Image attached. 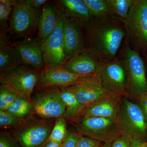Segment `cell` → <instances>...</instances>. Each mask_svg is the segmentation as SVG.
I'll return each instance as SVG.
<instances>
[{
    "instance_id": "4316f807",
    "label": "cell",
    "mask_w": 147,
    "mask_h": 147,
    "mask_svg": "<svg viewBox=\"0 0 147 147\" xmlns=\"http://www.w3.org/2000/svg\"><path fill=\"white\" fill-rule=\"evenodd\" d=\"M13 0L0 1V24L1 29L7 31V21L13 9Z\"/></svg>"
},
{
    "instance_id": "277c9868",
    "label": "cell",
    "mask_w": 147,
    "mask_h": 147,
    "mask_svg": "<svg viewBox=\"0 0 147 147\" xmlns=\"http://www.w3.org/2000/svg\"><path fill=\"white\" fill-rule=\"evenodd\" d=\"M71 123L79 134L100 142L112 143L122 134L117 121L112 119L82 117Z\"/></svg>"
},
{
    "instance_id": "e0dca14e",
    "label": "cell",
    "mask_w": 147,
    "mask_h": 147,
    "mask_svg": "<svg viewBox=\"0 0 147 147\" xmlns=\"http://www.w3.org/2000/svg\"><path fill=\"white\" fill-rule=\"evenodd\" d=\"M87 48L69 58L63 66L69 72L77 75L88 76L96 72L99 61Z\"/></svg>"
},
{
    "instance_id": "f1b7e54d",
    "label": "cell",
    "mask_w": 147,
    "mask_h": 147,
    "mask_svg": "<svg viewBox=\"0 0 147 147\" xmlns=\"http://www.w3.org/2000/svg\"><path fill=\"white\" fill-rule=\"evenodd\" d=\"M0 147L21 146L13 135L6 131H1L0 134Z\"/></svg>"
},
{
    "instance_id": "f546056e",
    "label": "cell",
    "mask_w": 147,
    "mask_h": 147,
    "mask_svg": "<svg viewBox=\"0 0 147 147\" xmlns=\"http://www.w3.org/2000/svg\"><path fill=\"white\" fill-rule=\"evenodd\" d=\"M80 134L78 132L68 131L61 147H76Z\"/></svg>"
},
{
    "instance_id": "74e56055",
    "label": "cell",
    "mask_w": 147,
    "mask_h": 147,
    "mask_svg": "<svg viewBox=\"0 0 147 147\" xmlns=\"http://www.w3.org/2000/svg\"></svg>"
},
{
    "instance_id": "484cf974",
    "label": "cell",
    "mask_w": 147,
    "mask_h": 147,
    "mask_svg": "<svg viewBox=\"0 0 147 147\" xmlns=\"http://www.w3.org/2000/svg\"><path fill=\"white\" fill-rule=\"evenodd\" d=\"M29 118H19L11 115L6 111L0 110V126L3 128L15 129L22 126Z\"/></svg>"
},
{
    "instance_id": "7a4b0ae2",
    "label": "cell",
    "mask_w": 147,
    "mask_h": 147,
    "mask_svg": "<svg viewBox=\"0 0 147 147\" xmlns=\"http://www.w3.org/2000/svg\"><path fill=\"white\" fill-rule=\"evenodd\" d=\"M117 121L121 134L131 139L133 144L147 142V120L138 104L122 98Z\"/></svg>"
},
{
    "instance_id": "d590c367",
    "label": "cell",
    "mask_w": 147,
    "mask_h": 147,
    "mask_svg": "<svg viewBox=\"0 0 147 147\" xmlns=\"http://www.w3.org/2000/svg\"><path fill=\"white\" fill-rule=\"evenodd\" d=\"M133 147H147V142L133 144Z\"/></svg>"
},
{
    "instance_id": "7402d4cb",
    "label": "cell",
    "mask_w": 147,
    "mask_h": 147,
    "mask_svg": "<svg viewBox=\"0 0 147 147\" xmlns=\"http://www.w3.org/2000/svg\"><path fill=\"white\" fill-rule=\"evenodd\" d=\"M134 0H107L110 16L124 25Z\"/></svg>"
},
{
    "instance_id": "4fadbf2b",
    "label": "cell",
    "mask_w": 147,
    "mask_h": 147,
    "mask_svg": "<svg viewBox=\"0 0 147 147\" xmlns=\"http://www.w3.org/2000/svg\"><path fill=\"white\" fill-rule=\"evenodd\" d=\"M84 77L69 72L63 66L45 67L39 71L36 88L38 90L53 87L67 88Z\"/></svg>"
},
{
    "instance_id": "603a6c76",
    "label": "cell",
    "mask_w": 147,
    "mask_h": 147,
    "mask_svg": "<svg viewBox=\"0 0 147 147\" xmlns=\"http://www.w3.org/2000/svg\"><path fill=\"white\" fill-rule=\"evenodd\" d=\"M6 111L14 117L21 119L30 117L34 113L32 102L20 96H18Z\"/></svg>"
},
{
    "instance_id": "6da1fadb",
    "label": "cell",
    "mask_w": 147,
    "mask_h": 147,
    "mask_svg": "<svg viewBox=\"0 0 147 147\" xmlns=\"http://www.w3.org/2000/svg\"><path fill=\"white\" fill-rule=\"evenodd\" d=\"M88 49L96 57L115 59L126 35V28L120 21L110 17L94 19L84 25Z\"/></svg>"
},
{
    "instance_id": "e575fe53",
    "label": "cell",
    "mask_w": 147,
    "mask_h": 147,
    "mask_svg": "<svg viewBox=\"0 0 147 147\" xmlns=\"http://www.w3.org/2000/svg\"><path fill=\"white\" fill-rule=\"evenodd\" d=\"M61 144L55 142H47L44 147H61Z\"/></svg>"
},
{
    "instance_id": "30bf717a",
    "label": "cell",
    "mask_w": 147,
    "mask_h": 147,
    "mask_svg": "<svg viewBox=\"0 0 147 147\" xmlns=\"http://www.w3.org/2000/svg\"><path fill=\"white\" fill-rule=\"evenodd\" d=\"M32 103L34 113L43 119L63 117L65 112L60 88L57 87L38 90L32 96Z\"/></svg>"
},
{
    "instance_id": "7c38bea8",
    "label": "cell",
    "mask_w": 147,
    "mask_h": 147,
    "mask_svg": "<svg viewBox=\"0 0 147 147\" xmlns=\"http://www.w3.org/2000/svg\"><path fill=\"white\" fill-rule=\"evenodd\" d=\"M69 88L79 102L86 107L102 98L119 95L108 90L96 73L83 77Z\"/></svg>"
},
{
    "instance_id": "836d02e7",
    "label": "cell",
    "mask_w": 147,
    "mask_h": 147,
    "mask_svg": "<svg viewBox=\"0 0 147 147\" xmlns=\"http://www.w3.org/2000/svg\"><path fill=\"white\" fill-rule=\"evenodd\" d=\"M27 2L33 8L39 11L48 1L47 0H26Z\"/></svg>"
},
{
    "instance_id": "4dcf8cb0",
    "label": "cell",
    "mask_w": 147,
    "mask_h": 147,
    "mask_svg": "<svg viewBox=\"0 0 147 147\" xmlns=\"http://www.w3.org/2000/svg\"><path fill=\"white\" fill-rule=\"evenodd\" d=\"M100 142L80 134L76 147H98Z\"/></svg>"
},
{
    "instance_id": "ac0fdd59",
    "label": "cell",
    "mask_w": 147,
    "mask_h": 147,
    "mask_svg": "<svg viewBox=\"0 0 147 147\" xmlns=\"http://www.w3.org/2000/svg\"><path fill=\"white\" fill-rule=\"evenodd\" d=\"M59 8L55 3L47 1L42 7L38 21V34L36 40L40 45L45 41L57 24Z\"/></svg>"
},
{
    "instance_id": "d6986e66",
    "label": "cell",
    "mask_w": 147,
    "mask_h": 147,
    "mask_svg": "<svg viewBox=\"0 0 147 147\" xmlns=\"http://www.w3.org/2000/svg\"><path fill=\"white\" fill-rule=\"evenodd\" d=\"M54 1L66 16L73 18L84 25L92 19L84 0H57Z\"/></svg>"
},
{
    "instance_id": "d6a6232c",
    "label": "cell",
    "mask_w": 147,
    "mask_h": 147,
    "mask_svg": "<svg viewBox=\"0 0 147 147\" xmlns=\"http://www.w3.org/2000/svg\"><path fill=\"white\" fill-rule=\"evenodd\" d=\"M138 105L141 108L147 120V92L142 94L137 97Z\"/></svg>"
},
{
    "instance_id": "5b68a950",
    "label": "cell",
    "mask_w": 147,
    "mask_h": 147,
    "mask_svg": "<svg viewBox=\"0 0 147 147\" xmlns=\"http://www.w3.org/2000/svg\"><path fill=\"white\" fill-rule=\"evenodd\" d=\"M55 122L30 117L25 123L13 129L12 135L21 147H44Z\"/></svg>"
},
{
    "instance_id": "9c48e42d",
    "label": "cell",
    "mask_w": 147,
    "mask_h": 147,
    "mask_svg": "<svg viewBox=\"0 0 147 147\" xmlns=\"http://www.w3.org/2000/svg\"><path fill=\"white\" fill-rule=\"evenodd\" d=\"M122 61L126 71L129 93L137 98L147 92L144 63L138 52L129 45H126Z\"/></svg>"
},
{
    "instance_id": "44dd1931",
    "label": "cell",
    "mask_w": 147,
    "mask_h": 147,
    "mask_svg": "<svg viewBox=\"0 0 147 147\" xmlns=\"http://www.w3.org/2000/svg\"><path fill=\"white\" fill-rule=\"evenodd\" d=\"M61 94L65 105L63 117L71 123L83 117L86 106L77 100L73 92L69 87L61 88Z\"/></svg>"
},
{
    "instance_id": "cb8c5ba5",
    "label": "cell",
    "mask_w": 147,
    "mask_h": 147,
    "mask_svg": "<svg viewBox=\"0 0 147 147\" xmlns=\"http://www.w3.org/2000/svg\"><path fill=\"white\" fill-rule=\"evenodd\" d=\"M92 18L99 19L110 17L107 0H84Z\"/></svg>"
},
{
    "instance_id": "8992f818",
    "label": "cell",
    "mask_w": 147,
    "mask_h": 147,
    "mask_svg": "<svg viewBox=\"0 0 147 147\" xmlns=\"http://www.w3.org/2000/svg\"><path fill=\"white\" fill-rule=\"evenodd\" d=\"M132 45L147 48V0H134L124 24Z\"/></svg>"
},
{
    "instance_id": "d4e9b609",
    "label": "cell",
    "mask_w": 147,
    "mask_h": 147,
    "mask_svg": "<svg viewBox=\"0 0 147 147\" xmlns=\"http://www.w3.org/2000/svg\"><path fill=\"white\" fill-rule=\"evenodd\" d=\"M66 120L63 117L56 119L55 125L51 131L48 142L62 143L68 133Z\"/></svg>"
},
{
    "instance_id": "1f68e13d",
    "label": "cell",
    "mask_w": 147,
    "mask_h": 147,
    "mask_svg": "<svg viewBox=\"0 0 147 147\" xmlns=\"http://www.w3.org/2000/svg\"><path fill=\"white\" fill-rule=\"evenodd\" d=\"M111 147H133V143L129 137L121 134L112 142Z\"/></svg>"
},
{
    "instance_id": "9a60e30c",
    "label": "cell",
    "mask_w": 147,
    "mask_h": 147,
    "mask_svg": "<svg viewBox=\"0 0 147 147\" xmlns=\"http://www.w3.org/2000/svg\"><path fill=\"white\" fill-rule=\"evenodd\" d=\"M21 63L33 67L39 71L45 67L41 45L36 40L27 39L12 43Z\"/></svg>"
},
{
    "instance_id": "ffe728a7",
    "label": "cell",
    "mask_w": 147,
    "mask_h": 147,
    "mask_svg": "<svg viewBox=\"0 0 147 147\" xmlns=\"http://www.w3.org/2000/svg\"><path fill=\"white\" fill-rule=\"evenodd\" d=\"M7 31L1 29L0 35V72L8 70L21 63L18 54L12 43L9 41L6 36Z\"/></svg>"
},
{
    "instance_id": "3957f363",
    "label": "cell",
    "mask_w": 147,
    "mask_h": 147,
    "mask_svg": "<svg viewBox=\"0 0 147 147\" xmlns=\"http://www.w3.org/2000/svg\"><path fill=\"white\" fill-rule=\"evenodd\" d=\"M39 71L30 66L18 64L1 74V86L32 102Z\"/></svg>"
},
{
    "instance_id": "8fae6325",
    "label": "cell",
    "mask_w": 147,
    "mask_h": 147,
    "mask_svg": "<svg viewBox=\"0 0 147 147\" xmlns=\"http://www.w3.org/2000/svg\"><path fill=\"white\" fill-rule=\"evenodd\" d=\"M65 17L64 13L59 8L57 26L50 36L41 44L45 67L62 66L65 62L63 39Z\"/></svg>"
},
{
    "instance_id": "5bb4252c",
    "label": "cell",
    "mask_w": 147,
    "mask_h": 147,
    "mask_svg": "<svg viewBox=\"0 0 147 147\" xmlns=\"http://www.w3.org/2000/svg\"><path fill=\"white\" fill-rule=\"evenodd\" d=\"M84 34V25L65 15L63 39L65 62L72 56L88 48Z\"/></svg>"
},
{
    "instance_id": "2e32d148",
    "label": "cell",
    "mask_w": 147,
    "mask_h": 147,
    "mask_svg": "<svg viewBox=\"0 0 147 147\" xmlns=\"http://www.w3.org/2000/svg\"><path fill=\"white\" fill-rule=\"evenodd\" d=\"M122 98L115 95L100 98L86 107L83 117L105 118L117 121Z\"/></svg>"
},
{
    "instance_id": "52a82bcc",
    "label": "cell",
    "mask_w": 147,
    "mask_h": 147,
    "mask_svg": "<svg viewBox=\"0 0 147 147\" xmlns=\"http://www.w3.org/2000/svg\"><path fill=\"white\" fill-rule=\"evenodd\" d=\"M96 73L109 91L122 97L129 96L126 71L123 61H99Z\"/></svg>"
},
{
    "instance_id": "ba28073f",
    "label": "cell",
    "mask_w": 147,
    "mask_h": 147,
    "mask_svg": "<svg viewBox=\"0 0 147 147\" xmlns=\"http://www.w3.org/2000/svg\"><path fill=\"white\" fill-rule=\"evenodd\" d=\"M13 3L9 30L17 36L28 37L38 29L39 11L33 8L26 0H13Z\"/></svg>"
},
{
    "instance_id": "8d00e7d4",
    "label": "cell",
    "mask_w": 147,
    "mask_h": 147,
    "mask_svg": "<svg viewBox=\"0 0 147 147\" xmlns=\"http://www.w3.org/2000/svg\"><path fill=\"white\" fill-rule=\"evenodd\" d=\"M112 143H104L103 144L100 145L98 147H111Z\"/></svg>"
},
{
    "instance_id": "83f0119b",
    "label": "cell",
    "mask_w": 147,
    "mask_h": 147,
    "mask_svg": "<svg viewBox=\"0 0 147 147\" xmlns=\"http://www.w3.org/2000/svg\"><path fill=\"white\" fill-rule=\"evenodd\" d=\"M18 94L1 86L0 110L6 111L18 96Z\"/></svg>"
}]
</instances>
